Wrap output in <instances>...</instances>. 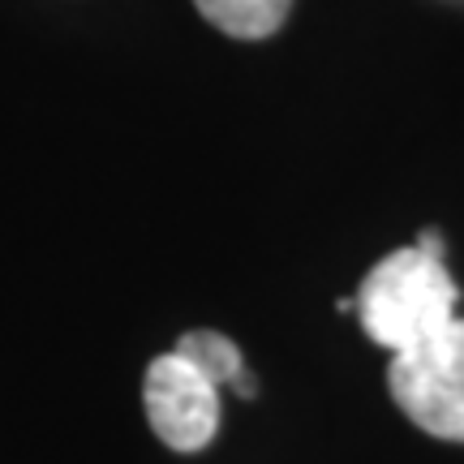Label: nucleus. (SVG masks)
<instances>
[{"label": "nucleus", "instance_id": "nucleus-1", "mask_svg": "<svg viewBox=\"0 0 464 464\" xmlns=\"http://www.w3.org/2000/svg\"><path fill=\"white\" fill-rule=\"evenodd\" d=\"M353 301H357L365 335L387 348L392 357L439 335L448 323L460 318L456 314L460 288L443 263V237L421 232L413 246L387 254L382 263L365 271Z\"/></svg>", "mask_w": 464, "mask_h": 464}, {"label": "nucleus", "instance_id": "nucleus-2", "mask_svg": "<svg viewBox=\"0 0 464 464\" xmlns=\"http://www.w3.org/2000/svg\"><path fill=\"white\" fill-rule=\"evenodd\" d=\"M387 387L417 430L464 443V318L392 357Z\"/></svg>", "mask_w": 464, "mask_h": 464}, {"label": "nucleus", "instance_id": "nucleus-3", "mask_svg": "<svg viewBox=\"0 0 464 464\" xmlns=\"http://www.w3.org/2000/svg\"><path fill=\"white\" fill-rule=\"evenodd\" d=\"M142 404L155 439L172 451H202L219 426V387L198 374L181 353L155 357L142 379Z\"/></svg>", "mask_w": 464, "mask_h": 464}, {"label": "nucleus", "instance_id": "nucleus-4", "mask_svg": "<svg viewBox=\"0 0 464 464\" xmlns=\"http://www.w3.org/2000/svg\"><path fill=\"white\" fill-rule=\"evenodd\" d=\"M216 31L232 34V39H271L284 26V17L293 9V0H194Z\"/></svg>", "mask_w": 464, "mask_h": 464}, {"label": "nucleus", "instance_id": "nucleus-5", "mask_svg": "<svg viewBox=\"0 0 464 464\" xmlns=\"http://www.w3.org/2000/svg\"><path fill=\"white\" fill-rule=\"evenodd\" d=\"M172 353H181L185 362L194 365L198 374L216 382V387H232V382L246 374V362H241V348L232 344L224 332H211V327H198V332H185L177 340Z\"/></svg>", "mask_w": 464, "mask_h": 464}]
</instances>
